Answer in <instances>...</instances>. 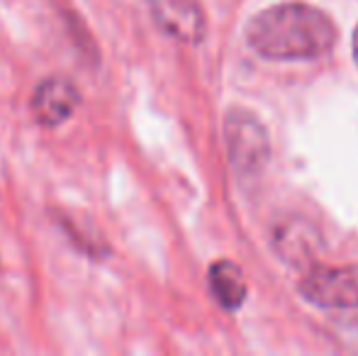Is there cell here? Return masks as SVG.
<instances>
[{
  "instance_id": "cell-7",
  "label": "cell",
  "mask_w": 358,
  "mask_h": 356,
  "mask_svg": "<svg viewBox=\"0 0 358 356\" xmlns=\"http://www.w3.org/2000/svg\"><path fill=\"white\" fill-rule=\"evenodd\" d=\"M208 285L213 298L220 303V308L239 310L246 300V280L244 273L236 264L231 262H215L208 271Z\"/></svg>"
},
{
  "instance_id": "cell-3",
  "label": "cell",
  "mask_w": 358,
  "mask_h": 356,
  "mask_svg": "<svg viewBox=\"0 0 358 356\" xmlns=\"http://www.w3.org/2000/svg\"><path fill=\"white\" fill-rule=\"evenodd\" d=\"M300 293L317 308L358 310V266H310Z\"/></svg>"
},
{
  "instance_id": "cell-6",
  "label": "cell",
  "mask_w": 358,
  "mask_h": 356,
  "mask_svg": "<svg viewBox=\"0 0 358 356\" xmlns=\"http://www.w3.org/2000/svg\"><path fill=\"white\" fill-rule=\"evenodd\" d=\"M273 247L283 262L297 269L315 266V257L322 247V237L307 220L287 218L273 229Z\"/></svg>"
},
{
  "instance_id": "cell-1",
  "label": "cell",
  "mask_w": 358,
  "mask_h": 356,
  "mask_svg": "<svg viewBox=\"0 0 358 356\" xmlns=\"http://www.w3.org/2000/svg\"><path fill=\"white\" fill-rule=\"evenodd\" d=\"M244 37L271 62H307L327 54L336 42L329 15L307 3H280L249 20Z\"/></svg>"
},
{
  "instance_id": "cell-8",
  "label": "cell",
  "mask_w": 358,
  "mask_h": 356,
  "mask_svg": "<svg viewBox=\"0 0 358 356\" xmlns=\"http://www.w3.org/2000/svg\"><path fill=\"white\" fill-rule=\"evenodd\" d=\"M54 222L66 234L69 242H71L80 254L93 259V262H105V259L113 254V247H110L108 239H105L98 229L85 222H78V220L71 218L69 213H64V210H54Z\"/></svg>"
},
{
  "instance_id": "cell-10",
  "label": "cell",
  "mask_w": 358,
  "mask_h": 356,
  "mask_svg": "<svg viewBox=\"0 0 358 356\" xmlns=\"http://www.w3.org/2000/svg\"><path fill=\"white\" fill-rule=\"evenodd\" d=\"M351 47H354V59H356V64H358V24H356V29H354V42H351Z\"/></svg>"
},
{
  "instance_id": "cell-9",
  "label": "cell",
  "mask_w": 358,
  "mask_h": 356,
  "mask_svg": "<svg viewBox=\"0 0 358 356\" xmlns=\"http://www.w3.org/2000/svg\"><path fill=\"white\" fill-rule=\"evenodd\" d=\"M62 17L66 20V34H69V39H71L78 59L88 69H98L100 66V49H98V44H95L93 34H90L88 24L83 22V17L71 13V10H62Z\"/></svg>"
},
{
  "instance_id": "cell-2",
  "label": "cell",
  "mask_w": 358,
  "mask_h": 356,
  "mask_svg": "<svg viewBox=\"0 0 358 356\" xmlns=\"http://www.w3.org/2000/svg\"><path fill=\"white\" fill-rule=\"evenodd\" d=\"M227 157L239 178H254L271 157L268 129L246 108H231L224 118Z\"/></svg>"
},
{
  "instance_id": "cell-5",
  "label": "cell",
  "mask_w": 358,
  "mask_h": 356,
  "mask_svg": "<svg viewBox=\"0 0 358 356\" xmlns=\"http://www.w3.org/2000/svg\"><path fill=\"white\" fill-rule=\"evenodd\" d=\"M154 24L180 44H200L208 34L205 10L198 0H146Z\"/></svg>"
},
{
  "instance_id": "cell-4",
  "label": "cell",
  "mask_w": 358,
  "mask_h": 356,
  "mask_svg": "<svg viewBox=\"0 0 358 356\" xmlns=\"http://www.w3.org/2000/svg\"><path fill=\"white\" fill-rule=\"evenodd\" d=\"M80 103H83V93L71 78L47 76L34 86L32 98H29V110H32L37 124L47 129H57L78 113Z\"/></svg>"
}]
</instances>
